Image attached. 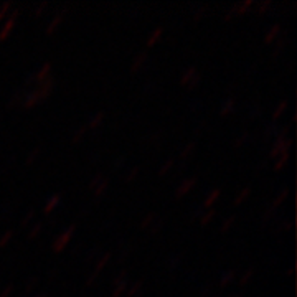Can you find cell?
Listing matches in <instances>:
<instances>
[{"instance_id":"obj_5","label":"cell","mask_w":297,"mask_h":297,"mask_svg":"<svg viewBox=\"0 0 297 297\" xmlns=\"http://www.w3.org/2000/svg\"><path fill=\"white\" fill-rule=\"evenodd\" d=\"M129 284V271L127 269H123L118 276L114 277L112 281V287H111V297H121L127 289Z\"/></svg>"},{"instance_id":"obj_37","label":"cell","mask_w":297,"mask_h":297,"mask_svg":"<svg viewBox=\"0 0 297 297\" xmlns=\"http://www.w3.org/2000/svg\"><path fill=\"white\" fill-rule=\"evenodd\" d=\"M40 152H42V148H40V147H35L33 150L28 152V155H26L25 164H26V165H31V164H33V162L37 160V157L40 155Z\"/></svg>"},{"instance_id":"obj_16","label":"cell","mask_w":297,"mask_h":297,"mask_svg":"<svg viewBox=\"0 0 297 297\" xmlns=\"http://www.w3.org/2000/svg\"><path fill=\"white\" fill-rule=\"evenodd\" d=\"M144 281L142 279H137V281H132L130 284H127V289H125V296L127 297H139L142 292Z\"/></svg>"},{"instance_id":"obj_31","label":"cell","mask_w":297,"mask_h":297,"mask_svg":"<svg viewBox=\"0 0 297 297\" xmlns=\"http://www.w3.org/2000/svg\"><path fill=\"white\" fill-rule=\"evenodd\" d=\"M164 226H165V220L164 218H157L155 220V223L152 224L150 228V233H152V236H157V235H160V231L164 229Z\"/></svg>"},{"instance_id":"obj_25","label":"cell","mask_w":297,"mask_h":297,"mask_svg":"<svg viewBox=\"0 0 297 297\" xmlns=\"http://www.w3.org/2000/svg\"><path fill=\"white\" fill-rule=\"evenodd\" d=\"M215 215H217V210H215V208H208L206 211L203 210L200 213V218H198V222H200L201 226H206V224H208L211 220L215 218Z\"/></svg>"},{"instance_id":"obj_26","label":"cell","mask_w":297,"mask_h":297,"mask_svg":"<svg viewBox=\"0 0 297 297\" xmlns=\"http://www.w3.org/2000/svg\"><path fill=\"white\" fill-rule=\"evenodd\" d=\"M159 218L157 217V213L155 211H148V213L146 215V217H144L142 220H141V223H139V226L141 228H150L152 224L155 223V220Z\"/></svg>"},{"instance_id":"obj_12","label":"cell","mask_w":297,"mask_h":297,"mask_svg":"<svg viewBox=\"0 0 297 297\" xmlns=\"http://www.w3.org/2000/svg\"><path fill=\"white\" fill-rule=\"evenodd\" d=\"M66 10H68V8L63 7L61 10H58V12L55 13V15L51 17V20H50V22H48V25H47V30H45V31H47V33H53V31H55V30L58 28V26L61 25V22L65 20Z\"/></svg>"},{"instance_id":"obj_40","label":"cell","mask_w":297,"mask_h":297,"mask_svg":"<svg viewBox=\"0 0 297 297\" xmlns=\"http://www.w3.org/2000/svg\"><path fill=\"white\" fill-rule=\"evenodd\" d=\"M12 238H13V231H12V229H7V231L0 236V248H5L8 243H10Z\"/></svg>"},{"instance_id":"obj_35","label":"cell","mask_w":297,"mask_h":297,"mask_svg":"<svg viewBox=\"0 0 297 297\" xmlns=\"http://www.w3.org/2000/svg\"><path fill=\"white\" fill-rule=\"evenodd\" d=\"M10 10H12L10 0H7V2H3V3H0V20H5L7 15L10 13Z\"/></svg>"},{"instance_id":"obj_23","label":"cell","mask_w":297,"mask_h":297,"mask_svg":"<svg viewBox=\"0 0 297 297\" xmlns=\"http://www.w3.org/2000/svg\"><path fill=\"white\" fill-rule=\"evenodd\" d=\"M235 277H238V272L235 271V269H229V271L223 272L222 279H220V287H222V289L228 287L233 281H235Z\"/></svg>"},{"instance_id":"obj_47","label":"cell","mask_w":297,"mask_h":297,"mask_svg":"<svg viewBox=\"0 0 297 297\" xmlns=\"http://www.w3.org/2000/svg\"><path fill=\"white\" fill-rule=\"evenodd\" d=\"M182 259H183V256L180 254V256H175V258L170 261V268H177V266H180V263H182Z\"/></svg>"},{"instance_id":"obj_15","label":"cell","mask_w":297,"mask_h":297,"mask_svg":"<svg viewBox=\"0 0 297 297\" xmlns=\"http://www.w3.org/2000/svg\"><path fill=\"white\" fill-rule=\"evenodd\" d=\"M220 197H222V188H213V190H211L208 195L205 197V200H203V206H201V208H213V205L217 203V201L220 200Z\"/></svg>"},{"instance_id":"obj_53","label":"cell","mask_w":297,"mask_h":297,"mask_svg":"<svg viewBox=\"0 0 297 297\" xmlns=\"http://www.w3.org/2000/svg\"><path fill=\"white\" fill-rule=\"evenodd\" d=\"M139 297H142V296H139Z\"/></svg>"},{"instance_id":"obj_28","label":"cell","mask_w":297,"mask_h":297,"mask_svg":"<svg viewBox=\"0 0 297 297\" xmlns=\"http://www.w3.org/2000/svg\"><path fill=\"white\" fill-rule=\"evenodd\" d=\"M235 223H236V217H235V215H229L228 218H224V220H223L222 226H220V231H222V233L229 231V229L235 226Z\"/></svg>"},{"instance_id":"obj_32","label":"cell","mask_w":297,"mask_h":297,"mask_svg":"<svg viewBox=\"0 0 297 297\" xmlns=\"http://www.w3.org/2000/svg\"><path fill=\"white\" fill-rule=\"evenodd\" d=\"M35 217H37V211H35V210H30L28 213H26L25 217L22 218L20 226H31V224H33V222H35Z\"/></svg>"},{"instance_id":"obj_10","label":"cell","mask_w":297,"mask_h":297,"mask_svg":"<svg viewBox=\"0 0 297 297\" xmlns=\"http://www.w3.org/2000/svg\"><path fill=\"white\" fill-rule=\"evenodd\" d=\"M197 185V178L195 177H190V178H185V180H182V182L178 183V187L175 188V192H173V195H175V198H183V197H187L188 193H190L192 190H193V187Z\"/></svg>"},{"instance_id":"obj_49","label":"cell","mask_w":297,"mask_h":297,"mask_svg":"<svg viewBox=\"0 0 297 297\" xmlns=\"http://www.w3.org/2000/svg\"><path fill=\"white\" fill-rule=\"evenodd\" d=\"M129 254H130V248L127 246V248H125V249H123V253H121V256H119V261L127 259V258H129Z\"/></svg>"},{"instance_id":"obj_43","label":"cell","mask_w":297,"mask_h":297,"mask_svg":"<svg viewBox=\"0 0 297 297\" xmlns=\"http://www.w3.org/2000/svg\"><path fill=\"white\" fill-rule=\"evenodd\" d=\"M20 93H22V91H17V93L12 96V99H10V106H17V104L20 106V104H22V101H24V96H25V94L22 96Z\"/></svg>"},{"instance_id":"obj_38","label":"cell","mask_w":297,"mask_h":297,"mask_svg":"<svg viewBox=\"0 0 297 297\" xmlns=\"http://www.w3.org/2000/svg\"><path fill=\"white\" fill-rule=\"evenodd\" d=\"M172 167H173V159H167V160H165L164 164H162L160 167H159V175H160V177H164V175L167 173Z\"/></svg>"},{"instance_id":"obj_2","label":"cell","mask_w":297,"mask_h":297,"mask_svg":"<svg viewBox=\"0 0 297 297\" xmlns=\"http://www.w3.org/2000/svg\"><path fill=\"white\" fill-rule=\"evenodd\" d=\"M287 195H289V187H282L281 190H279V193L276 197L272 198L271 200V203H269L268 206H266V210H264V213H263V217H261V222H263L264 224H266L269 220H271L272 217H274V213H276V210L281 206L282 203L286 201V198H287Z\"/></svg>"},{"instance_id":"obj_24","label":"cell","mask_w":297,"mask_h":297,"mask_svg":"<svg viewBox=\"0 0 297 297\" xmlns=\"http://www.w3.org/2000/svg\"><path fill=\"white\" fill-rule=\"evenodd\" d=\"M162 35H164V28L162 26H157V28H154L150 31V33L147 35V45L148 47H152V45H155L159 40L162 38Z\"/></svg>"},{"instance_id":"obj_22","label":"cell","mask_w":297,"mask_h":297,"mask_svg":"<svg viewBox=\"0 0 297 297\" xmlns=\"http://www.w3.org/2000/svg\"><path fill=\"white\" fill-rule=\"evenodd\" d=\"M287 107H289V101L287 99H284V101H281L279 104L274 107V111H272V114H271V119H272V123H276V121L281 118L282 114L287 111Z\"/></svg>"},{"instance_id":"obj_20","label":"cell","mask_w":297,"mask_h":297,"mask_svg":"<svg viewBox=\"0 0 297 297\" xmlns=\"http://www.w3.org/2000/svg\"><path fill=\"white\" fill-rule=\"evenodd\" d=\"M235 106H236V99L235 98H228L226 101L223 102V106L220 107V116L224 118V116H229L233 111H235Z\"/></svg>"},{"instance_id":"obj_1","label":"cell","mask_w":297,"mask_h":297,"mask_svg":"<svg viewBox=\"0 0 297 297\" xmlns=\"http://www.w3.org/2000/svg\"><path fill=\"white\" fill-rule=\"evenodd\" d=\"M53 88H55V81H53V78L47 79L42 84H37V88L31 89L30 93H26L24 96L22 106H24L25 109H31V107H35L37 104H40L42 101H45L50 94H51Z\"/></svg>"},{"instance_id":"obj_50","label":"cell","mask_w":297,"mask_h":297,"mask_svg":"<svg viewBox=\"0 0 297 297\" xmlns=\"http://www.w3.org/2000/svg\"><path fill=\"white\" fill-rule=\"evenodd\" d=\"M33 297H48V294H47V292H40V294L33 296Z\"/></svg>"},{"instance_id":"obj_17","label":"cell","mask_w":297,"mask_h":297,"mask_svg":"<svg viewBox=\"0 0 297 297\" xmlns=\"http://www.w3.org/2000/svg\"><path fill=\"white\" fill-rule=\"evenodd\" d=\"M147 51H139L136 56H134L132 63H130V73H136V71H139L144 66V63L147 61Z\"/></svg>"},{"instance_id":"obj_42","label":"cell","mask_w":297,"mask_h":297,"mask_svg":"<svg viewBox=\"0 0 297 297\" xmlns=\"http://www.w3.org/2000/svg\"><path fill=\"white\" fill-rule=\"evenodd\" d=\"M271 5H272L271 0H261L258 3V7H256V10H258V13H266V10L271 8Z\"/></svg>"},{"instance_id":"obj_6","label":"cell","mask_w":297,"mask_h":297,"mask_svg":"<svg viewBox=\"0 0 297 297\" xmlns=\"http://www.w3.org/2000/svg\"><path fill=\"white\" fill-rule=\"evenodd\" d=\"M201 83V74L198 73L195 66H188V68L183 71L182 76H180V84L183 86H188V88H197L198 84Z\"/></svg>"},{"instance_id":"obj_51","label":"cell","mask_w":297,"mask_h":297,"mask_svg":"<svg viewBox=\"0 0 297 297\" xmlns=\"http://www.w3.org/2000/svg\"><path fill=\"white\" fill-rule=\"evenodd\" d=\"M229 297H243L241 294H235V296H229Z\"/></svg>"},{"instance_id":"obj_34","label":"cell","mask_w":297,"mask_h":297,"mask_svg":"<svg viewBox=\"0 0 297 297\" xmlns=\"http://www.w3.org/2000/svg\"><path fill=\"white\" fill-rule=\"evenodd\" d=\"M253 274H254V269L253 268H248L245 272L241 274L240 276V279H238V282H240V286H245V284H248L249 282V279L253 277Z\"/></svg>"},{"instance_id":"obj_14","label":"cell","mask_w":297,"mask_h":297,"mask_svg":"<svg viewBox=\"0 0 297 297\" xmlns=\"http://www.w3.org/2000/svg\"><path fill=\"white\" fill-rule=\"evenodd\" d=\"M60 203H61V195H60V193H56V195L50 197L48 200H47V203H45L43 208H42L43 215H50L51 211H55L58 206H60Z\"/></svg>"},{"instance_id":"obj_46","label":"cell","mask_w":297,"mask_h":297,"mask_svg":"<svg viewBox=\"0 0 297 297\" xmlns=\"http://www.w3.org/2000/svg\"><path fill=\"white\" fill-rule=\"evenodd\" d=\"M12 291H13V284H7V286L2 289V292H0V297H10Z\"/></svg>"},{"instance_id":"obj_27","label":"cell","mask_w":297,"mask_h":297,"mask_svg":"<svg viewBox=\"0 0 297 297\" xmlns=\"http://www.w3.org/2000/svg\"><path fill=\"white\" fill-rule=\"evenodd\" d=\"M249 195H251V187H249V185L243 187L241 190L236 193V197H235V205H240V203H243V201H246L248 198H249Z\"/></svg>"},{"instance_id":"obj_8","label":"cell","mask_w":297,"mask_h":297,"mask_svg":"<svg viewBox=\"0 0 297 297\" xmlns=\"http://www.w3.org/2000/svg\"><path fill=\"white\" fill-rule=\"evenodd\" d=\"M111 258H112V253H109V251H107V253H104L101 256V258H99L98 261H96V264H94V269H93V272L89 274L88 276V279H86V286H91L94 281H96L98 279V276H99V272L102 271V269H104L107 264H109V261H111Z\"/></svg>"},{"instance_id":"obj_4","label":"cell","mask_w":297,"mask_h":297,"mask_svg":"<svg viewBox=\"0 0 297 297\" xmlns=\"http://www.w3.org/2000/svg\"><path fill=\"white\" fill-rule=\"evenodd\" d=\"M107 188H109V178H107L104 173L99 172L89 180V190L94 193V197L96 198H101L102 195H104V193L107 192Z\"/></svg>"},{"instance_id":"obj_33","label":"cell","mask_w":297,"mask_h":297,"mask_svg":"<svg viewBox=\"0 0 297 297\" xmlns=\"http://www.w3.org/2000/svg\"><path fill=\"white\" fill-rule=\"evenodd\" d=\"M193 152H195V142H188L185 147L182 148V150H180V159H188V157H190Z\"/></svg>"},{"instance_id":"obj_45","label":"cell","mask_w":297,"mask_h":297,"mask_svg":"<svg viewBox=\"0 0 297 297\" xmlns=\"http://www.w3.org/2000/svg\"><path fill=\"white\" fill-rule=\"evenodd\" d=\"M37 286H38V277H30V281L26 282V286H25V291L30 292V291H33Z\"/></svg>"},{"instance_id":"obj_48","label":"cell","mask_w":297,"mask_h":297,"mask_svg":"<svg viewBox=\"0 0 297 297\" xmlns=\"http://www.w3.org/2000/svg\"><path fill=\"white\" fill-rule=\"evenodd\" d=\"M292 226V220H286V222H284V220H282V222H281V226H279V229H281V231H282V229H289Z\"/></svg>"},{"instance_id":"obj_13","label":"cell","mask_w":297,"mask_h":297,"mask_svg":"<svg viewBox=\"0 0 297 297\" xmlns=\"http://www.w3.org/2000/svg\"><path fill=\"white\" fill-rule=\"evenodd\" d=\"M282 33V28H281V25L279 24H274V25H271L269 28L266 30V33H264V43H274L276 40L279 38V35Z\"/></svg>"},{"instance_id":"obj_7","label":"cell","mask_w":297,"mask_h":297,"mask_svg":"<svg viewBox=\"0 0 297 297\" xmlns=\"http://www.w3.org/2000/svg\"><path fill=\"white\" fill-rule=\"evenodd\" d=\"M19 15H20V8L19 7L12 8L10 13L7 15L5 22H3L2 26H0V40H5L8 35L12 33L13 26H15V24H17V19H19Z\"/></svg>"},{"instance_id":"obj_29","label":"cell","mask_w":297,"mask_h":297,"mask_svg":"<svg viewBox=\"0 0 297 297\" xmlns=\"http://www.w3.org/2000/svg\"><path fill=\"white\" fill-rule=\"evenodd\" d=\"M287 160H289V152H286V154L279 155L277 159H274L272 169H274V170H281V169H284V165L287 164Z\"/></svg>"},{"instance_id":"obj_11","label":"cell","mask_w":297,"mask_h":297,"mask_svg":"<svg viewBox=\"0 0 297 297\" xmlns=\"http://www.w3.org/2000/svg\"><path fill=\"white\" fill-rule=\"evenodd\" d=\"M50 78H53V76H51V63L45 61L43 65L40 66V70L33 76H31L28 81H35L37 84H42V83H45V81L50 79Z\"/></svg>"},{"instance_id":"obj_41","label":"cell","mask_w":297,"mask_h":297,"mask_svg":"<svg viewBox=\"0 0 297 297\" xmlns=\"http://www.w3.org/2000/svg\"><path fill=\"white\" fill-rule=\"evenodd\" d=\"M47 8H48V2H47V0H42V2H40L38 5L35 7L33 10H31V13H33L35 17H40L45 10H47Z\"/></svg>"},{"instance_id":"obj_9","label":"cell","mask_w":297,"mask_h":297,"mask_svg":"<svg viewBox=\"0 0 297 297\" xmlns=\"http://www.w3.org/2000/svg\"><path fill=\"white\" fill-rule=\"evenodd\" d=\"M253 3H254V0H241V2H236L235 5L224 13V20L233 19L235 15H243V13L248 12L251 7H253Z\"/></svg>"},{"instance_id":"obj_19","label":"cell","mask_w":297,"mask_h":297,"mask_svg":"<svg viewBox=\"0 0 297 297\" xmlns=\"http://www.w3.org/2000/svg\"><path fill=\"white\" fill-rule=\"evenodd\" d=\"M287 43H289V37H287V31H282L281 35H279V38L274 42V50H272V53L274 55H279V53L282 51L286 47H287Z\"/></svg>"},{"instance_id":"obj_36","label":"cell","mask_w":297,"mask_h":297,"mask_svg":"<svg viewBox=\"0 0 297 297\" xmlns=\"http://www.w3.org/2000/svg\"><path fill=\"white\" fill-rule=\"evenodd\" d=\"M206 12H208V7H206V5L198 7L197 10H195V13L192 15V20H193V22H198L200 19H203V17L206 15Z\"/></svg>"},{"instance_id":"obj_44","label":"cell","mask_w":297,"mask_h":297,"mask_svg":"<svg viewBox=\"0 0 297 297\" xmlns=\"http://www.w3.org/2000/svg\"><path fill=\"white\" fill-rule=\"evenodd\" d=\"M248 139H249V132L248 130H243V132L240 134V136L236 137V141H235V146L238 147V146H241L243 142H246Z\"/></svg>"},{"instance_id":"obj_21","label":"cell","mask_w":297,"mask_h":297,"mask_svg":"<svg viewBox=\"0 0 297 297\" xmlns=\"http://www.w3.org/2000/svg\"><path fill=\"white\" fill-rule=\"evenodd\" d=\"M86 134H88V127H86V124L79 125V127H76V129H74V132H73V136H71V144H73V146H76V144H79L84 137H86Z\"/></svg>"},{"instance_id":"obj_30","label":"cell","mask_w":297,"mask_h":297,"mask_svg":"<svg viewBox=\"0 0 297 297\" xmlns=\"http://www.w3.org/2000/svg\"><path fill=\"white\" fill-rule=\"evenodd\" d=\"M42 229H43V223L42 222H35L30 226V229H28V238H30V240H35V238H38V235L42 233Z\"/></svg>"},{"instance_id":"obj_39","label":"cell","mask_w":297,"mask_h":297,"mask_svg":"<svg viewBox=\"0 0 297 297\" xmlns=\"http://www.w3.org/2000/svg\"><path fill=\"white\" fill-rule=\"evenodd\" d=\"M139 173H141V167H132L129 170L127 177H125V183H132L139 177Z\"/></svg>"},{"instance_id":"obj_3","label":"cell","mask_w":297,"mask_h":297,"mask_svg":"<svg viewBox=\"0 0 297 297\" xmlns=\"http://www.w3.org/2000/svg\"><path fill=\"white\" fill-rule=\"evenodd\" d=\"M74 231H76V224H70L68 228H65L63 231L58 235L55 240L51 243V249L55 253H63L66 248L70 246V243L73 241V236H74Z\"/></svg>"},{"instance_id":"obj_52","label":"cell","mask_w":297,"mask_h":297,"mask_svg":"<svg viewBox=\"0 0 297 297\" xmlns=\"http://www.w3.org/2000/svg\"><path fill=\"white\" fill-rule=\"evenodd\" d=\"M211 297H217V296H211Z\"/></svg>"},{"instance_id":"obj_18","label":"cell","mask_w":297,"mask_h":297,"mask_svg":"<svg viewBox=\"0 0 297 297\" xmlns=\"http://www.w3.org/2000/svg\"><path fill=\"white\" fill-rule=\"evenodd\" d=\"M104 118H106L104 111H99V112H96V114H94L93 118L88 121V124H86L88 130H96V129H99V125H101L102 123H104Z\"/></svg>"}]
</instances>
